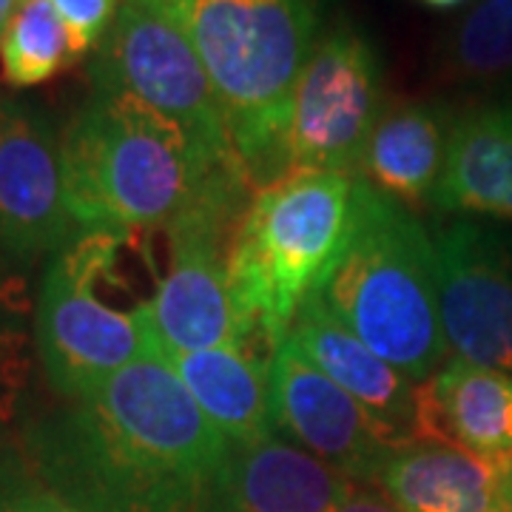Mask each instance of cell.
Returning <instances> with one entry per match:
<instances>
[{"label":"cell","instance_id":"cell-1","mask_svg":"<svg viewBox=\"0 0 512 512\" xmlns=\"http://www.w3.org/2000/svg\"><path fill=\"white\" fill-rule=\"evenodd\" d=\"M23 453L89 512H200L231 444L171 367L140 359L37 421Z\"/></svg>","mask_w":512,"mask_h":512},{"label":"cell","instance_id":"cell-2","mask_svg":"<svg viewBox=\"0 0 512 512\" xmlns=\"http://www.w3.org/2000/svg\"><path fill=\"white\" fill-rule=\"evenodd\" d=\"M60 151L80 234L168 228L217 188H251L237 171L208 163L177 123L111 89H94L63 131Z\"/></svg>","mask_w":512,"mask_h":512},{"label":"cell","instance_id":"cell-3","mask_svg":"<svg viewBox=\"0 0 512 512\" xmlns=\"http://www.w3.org/2000/svg\"><path fill=\"white\" fill-rule=\"evenodd\" d=\"M183 26L217 92L245 183L262 191L288 168L296 80L313 52V0H160Z\"/></svg>","mask_w":512,"mask_h":512},{"label":"cell","instance_id":"cell-4","mask_svg":"<svg viewBox=\"0 0 512 512\" xmlns=\"http://www.w3.org/2000/svg\"><path fill=\"white\" fill-rule=\"evenodd\" d=\"M311 296L416 382H430L447 359L436 242L402 202L365 180L348 245Z\"/></svg>","mask_w":512,"mask_h":512},{"label":"cell","instance_id":"cell-5","mask_svg":"<svg viewBox=\"0 0 512 512\" xmlns=\"http://www.w3.org/2000/svg\"><path fill=\"white\" fill-rule=\"evenodd\" d=\"M353 174L291 171L248 200L228 251L237 302L276 350L336 259L356 217Z\"/></svg>","mask_w":512,"mask_h":512},{"label":"cell","instance_id":"cell-6","mask_svg":"<svg viewBox=\"0 0 512 512\" xmlns=\"http://www.w3.org/2000/svg\"><path fill=\"white\" fill-rule=\"evenodd\" d=\"M245 185H228L208 194L180 220L168 225L171 262L154 296L137 305L146 333L148 359L214 348L274 350L248 322L228 274L231 222H239Z\"/></svg>","mask_w":512,"mask_h":512},{"label":"cell","instance_id":"cell-7","mask_svg":"<svg viewBox=\"0 0 512 512\" xmlns=\"http://www.w3.org/2000/svg\"><path fill=\"white\" fill-rule=\"evenodd\" d=\"M120 234H80L52 256L37 299V350L57 393L74 399L148 359L137 308L106 305L97 285L114 271Z\"/></svg>","mask_w":512,"mask_h":512},{"label":"cell","instance_id":"cell-8","mask_svg":"<svg viewBox=\"0 0 512 512\" xmlns=\"http://www.w3.org/2000/svg\"><path fill=\"white\" fill-rule=\"evenodd\" d=\"M94 89L126 92L183 128L205 160L242 174L211 77L160 0H123L92 66Z\"/></svg>","mask_w":512,"mask_h":512},{"label":"cell","instance_id":"cell-9","mask_svg":"<svg viewBox=\"0 0 512 512\" xmlns=\"http://www.w3.org/2000/svg\"><path fill=\"white\" fill-rule=\"evenodd\" d=\"M382 111V74L370 43L350 26L328 32L293 89L288 168L356 177Z\"/></svg>","mask_w":512,"mask_h":512},{"label":"cell","instance_id":"cell-10","mask_svg":"<svg viewBox=\"0 0 512 512\" xmlns=\"http://www.w3.org/2000/svg\"><path fill=\"white\" fill-rule=\"evenodd\" d=\"M268 384L276 430L350 481H376L396 453L365 407L291 342L274 350Z\"/></svg>","mask_w":512,"mask_h":512},{"label":"cell","instance_id":"cell-11","mask_svg":"<svg viewBox=\"0 0 512 512\" xmlns=\"http://www.w3.org/2000/svg\"><path fill=\"white\" fill-rule=\"evenodd\" d=\"M441 322L456 359L512 373V251L476 222L439 231Z\"/></svg>","mask_w":512,"mask_h":512},{"label":"cell","instance_id":"cell-12","mask_svg":"<svg viewBox=\"0 0 512 512\" xmlns=\"http://www.w3.org/2000/svg\"><path fill=\"white\" fill-rule=\"evenodd\" d=\"M293 348L342 390H348L387 441L404 450L416 444H447L430 382H416L359 342L313 296L299 308L288 339Z\"/></svg>","mask_w":512,"mask_h":512},{"label":"cell","instance_id":"cell-13","mask_svg":"<svg viewBox=\"0 0 512 512\" xmlns=\"http://www.w3.org/2000/svg\"><path fill=\"white\" fill-rule=\"evenodd\" d=\"M77 237L60 137L35 109L0 103V248L15 256L60 254Z\"/></svg>","mask_w":512,"mask_h":512},{"label":"cell","instance_id":"cell-14","mask_svg":"<svg viewBox=\"0 0 512 512\" xmlns=\"http://www.w3.org/2000/svg\"><path fill=\"white\" fill-rule=\"evenodd\" d=\"M350 478L282 439L231 447L200 512H336Z\"/></svg>","mask_w":512,"mask_h":512},{"label":"cell","instance_id":"cell-15","mask_svg":"<svg viewBox=\"0 0 512 512\" xmlns=\"http://www.w3.org/2000/svg\"><path fill=\"white\" fill-rule=\"evenodd\" d=\"M512 456H478L453 444L396 450L376 476L402 512H512Z\"/></svg>","mask_w":512,"mask_h":512},{"label":"cell","instance_id":"cell-16","mask_svg":"<svg viewBox=\"0 0 512 512\" xmlns=\"http://www.w3.org/2000/svg\"><path fill=\"white\" fill-rule=\"evenodd\" d=\"M430 202L441 211L512 220V97L453 120L447 163Z\"/></svg>","mask_w":512,"mask_h":512},{"label":"cell","instance_id":"cell-17","mask_svg":"<svg viewBox=\"0 0 512 512\" xmlns=\"http://www.w3.org/2000/svg\"><path fill=\"white\" fill-rule=\"evenodd\" d=\"M160 362L180 376L231 447H251L276 436L268 384L271 356L248 348H214L174 353Z\"/></svg>","mask_w":512,"mask_h":512},{"label":"cell","instance_id":"cell-18","mask_svg":"<svg viewBox=\"0 0 512 512\" xmlns=\"http://www.w3.org/2000/svg\"><path fill=\"white\" fill-rule=\"evenodd\" d=\"M453 120L456 117L441 103H402L384 109L356 177L402 205L433 200L447 163Z\"/></svg>","mask_w":512,"mask_h":512},{"label":"cell","instance_id":"cell-19","mask_svg":"<svg viewBox=\"0 0 512 512\" xmlns=\"http://www.w3.org/2000/svg\"><path fill=\"white\" fill-rule=\"evenodd\" d=\"M430 390L447 444L478 456H512V373L450 359Z\"/></svg>","mask_w":512,"mask_h":512},{"label":"cell","instance_id":"cell-20","mask_svg":"<svg viewBox=\"0 0 512 512\" xmlns=\"http://www.w3.org/2000/svg\"><path fill=\"white\" fill-rule=\"evenodd\" d=\"M74 60L72 37L57 15L55 3L23 0L0 40V66L6 83L15 89L40 86L72 66Z\"/></svg>","mask_w":512,"mask_h":512},{"label":"cell","instance_id":"cell-21","mask_svg":"<svg viewBox=\"0 0 512 512\" xmlns=\"http://www.w3.org/2000/svg\"><path fill=\"white\" fill-rule=\"evenodd\" d=\"M512 72V0H481L444 49V74L490 80Z\"/></svg>","mask_w":512,"mask_h":512},{"label":"cell","instance_id":"cell-22","mask_svg":"<svg viewBox=\"0 0 512 512\" xmlns=\"http://www.w3.org/2000/svg\"><path fill=\"white\" fill-rule=\"evenodd\" d=\"M0 512H89L40 476L23 450L0 447Z\"/></svg>","mask_w":512,"mask_h":512},{"label":"cell","instance_id":"cell-23","mask_svg":"<svg viewBox=\"0 0 512 512\" xmlns=\"http://www.w3.org/2000/svg\"><path fill=\"white\" fill-rule=\"evenodd\" d=\"M60 20L66 23V32L72 37L74 55L83 57L109 35L111 23L117 18L123 0H52Z\"/></svg>","mask_w":512,"mask_h":512},{"label":"cell","instance_id":"cell-24","mask_svg":"<svg viewBox=\"0 0 512 512\" xmlns=\"http://www.w3.org/2000/svg\"><path fill=\"white\" fill-rule=\"evenodd\" d=\"M20 339L9 330H0V421L9 416L12 402L18 396L20 373Z\"/></svg>","mask_w":512,"mask_h":512},{"label":"cell","instance_id":"cell-25","mask_svg":"<svg viewBox=\"0 0 512 512\" xmlns=\"http://www.w3.org/2000/svg\"><path fill=\"white\" fill-rule=\"evenodd\" d=\"M336 512H402L387 495L370 493V490H362L356 481L350 484V490L345 493V498L339 501Z\"/></svg>","mask_w":512,"mask_h":512},{"label":"cell","instance_id":"cell-26","mask_svg":"<svg viewBox=\"0 0 512 512\" xmlns=\"http://www.w3.org/2000/svg\"><path fill=\"white\" fill-rule=\"evenodd\" d=\"M20 3H23V0H0V40L6 35V26L12 23Z\"/></svg>","mask_w":512,"mask_h":512},{"label":"cell","instance_id":"cell-27","mask_svg":"<svg viewBox=\"0 0 512 512\" xmlns=\"http://www.w3.org/2000/svg\"><path fill=\"white\" fill-rule=\"evenodd\" d=\"M421 3L430 6V9H456L464 0H421Z\"/></svg>","mask_w":512,"mask_h":512},{"label":"cell","instance_id":"cell-28","mask_svg":"<svg viewBox=\"0 0 512 512\" xmlns=\"http://www.w3.org/2000/svg\"><path fill=\"white\" fill-rule=\"evenodd\" d=\"M507 495H510V504H512V476H510V484H507Z\"/></svg>","mask_w":512,"mask_h":512}]
</instances>
